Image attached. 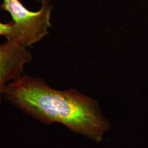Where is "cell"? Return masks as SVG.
<instances>
[{"mask_svg":"<svg viewBox=\"0 0 148 148\" xmlns=\"http://www.w3.org/2000/svg\"><path fill=\"white\" fill-rule=\"evenodd\" d=\"M4 98L43 123H61L96 143L111 127L95 100L74 88L55 90L41 78L21 75L8 85Z\"/></svg>","mask_w":148,"mask_h":148,"instance_id":"1","label":"cell"},{"mask_svg":"<svg viewBox=\"0 0 148 148\" xmlns=\"http://www.w3.org/2000/svg\"><path fill=\"white\" fill-rule=\"evenodd\" d=\"M41 4L38 11L32 12L19 0H2L1 8L11 15L16 35V42L24 47L39 42L48 34L53 5L51 3Z\"/></svg>","mask_w":148,"mask_h":148,"instance_id":"2","label":"cell"},{"mask_svg":"<svg viewBox=\"0 0 148 148\" xmlns=\"http://www.w3.org/2000/svg\"><path fill=\"white\" fill-rule=\"evenodd\" d=\"M32 59L27 48L16 42L0 43V103L8 85L23 75L25 66Z\"/></svg>","mask_w":148,"mask_h":148,"instance_id":"3","label":"cell"},{"mask_svg":"<svg viewBox=\"0 0 148 148\" xmlns=\"http://www.w3.org/2000/svg\"><path fill=\"white\" fill-rule=\"evenodd\" d=\"M0 36H5L7 41L16 42V35L12 21L8 23L0 21Z\"/></svg>","mask_w":148,"mask_h":148,"instance_id":"4","label":"cell"},{"mask_svg":"<svg viewBox=\"0 0 148 148\" xmlns=\"http://www.w3.org/2000/svg\"><path fill=\"white\" fill-rule=\"evenodd\" d=\"M40 1L41 2V3H50L51 0H40Z\"/></svg>","mask_w":148,"mask_h":148,"instance_id":"5","label":"cell"}]
</instances>
